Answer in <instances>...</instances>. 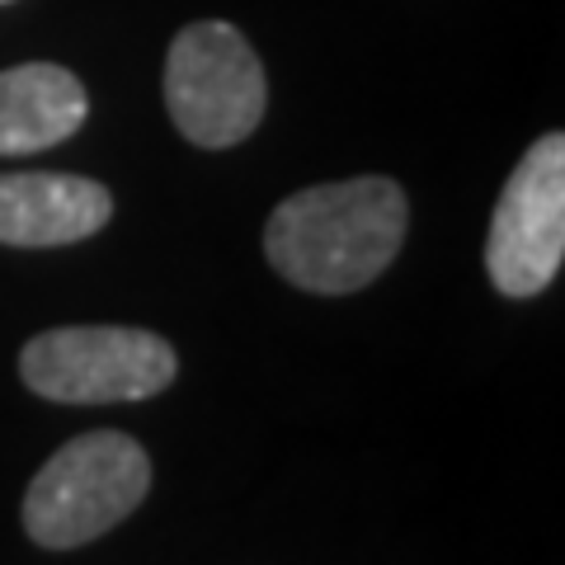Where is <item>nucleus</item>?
I'll use <instances>...</instances> for the list:
<instances>
[{"label":"nucleus","instance_id":"obj_6","mask_svg":"<svg viewBox=\"0 0 565 565\" xmlns=\"http://www.w3.org/2000/svg\"><path fill=\"white\" fill-rule=\"evenodd\" d=\"M114 217V193L81 174L14 170L0 174V245L47 250L104 232Z\"/></svg>","mask_w":565,"mask_h":565},{"label":"nucleus","instance_id":"obj_3","mask_svg":"<svg viewBox=\"0 0 565 565\" xmlns=\"http://www.w3.org/2000/svg\"><path fill=\"white\" fill-rule=\"evenodd\" d=\"M166 109L174 128L203 151H226L259 128L269 109V81L241 29L222 20L180 29L166 57Z\"/></svg>","mask_w":565,"mask_h":565},{"label":"nucleus","instance_id":"obj_5","mask_svg":"<svg viewBox=\"0 0 565 565\" xmlns=\"http://www.w3.org/2000/svg\"><path fill=\"white\" fill-rule=\"evenodd\" d=\"M565 259V137H537L494 203L486 274L504 297H537Z\"/></svg>","mask_w":565,"mask_h":565},{"label":"nucleus","instance_id":"obj_1","mask_svg":"<svg viewBox=\"0 0 565 565\" xmlns=\"http://www.w3.org/2000/svg\"><path fill=\"white\" fill-rule=\"evenodd\" d=\"M405 241V193L396 180L316 184L282 199L264 226V255L292 288L344 297L386 274Z\"/></svg>","mask_w":565,"mask_h":565},{"label":"nucleus","instance_id":"obj_8","mask_svg":"<svg viewBox=\"0 0 565 565\" xmlns=\"http://www.w3.org/2000/svg\"><path fill=\"white\" fill-rule=\"evenodd\" d=\"M0 6H10V0H0Z\"/></svg>","mask_w":565,"mask_h":565},{"label":"nucleus","instance_id":"obj_7","mask_svg":"<svg viewBox=\"0 0 565 565\" xmlns=\"http://www.w3.org/2000/svg\"><path fill=\"white\" fill-rule=\"evenodd\" d=\"M90 95L57 62H24L0 71V156H33L76 137Z\"/></svg>","mask_w":565,"mask_h":565},{"label":"nucleus","instance_id":"obj_4","mask_svg":"<svg viewBox=\"0 0 565 565\" xmlns=\"http://www.w3.org/2000/svg\"><path fill=\"white\" fill-rule=\"evenodd\" d=\"M180 373L170 340L137 326H62L33 334L20 353L29 392L62 405H114L161 396Z\"/></svg>","mask_w":565,"mask_h":565},{"label":"nucleus","instance_id":"obj_2","mask_svg":"<svg viewBox=\"0 0 565 565\" xmlns=\"http://www.w3.org/2000/svg\"><path fill=\"white\" fill-rule=\"evenodd\" d=\"M151 490V457L132 434L95 429L62 444L29 481L24 527L47 552H71L118 527Z\"/></svg>","mask_w":565,"mask_h":565}]
</instances>
